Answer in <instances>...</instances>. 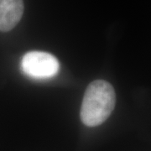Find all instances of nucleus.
Masks as SVG:
<instances>
[{
  "label": "nucleus",
  "instance_id": "nucleus-2",
  "mask_svg": "<svg viewBox=\"0 0 151 151\" xmlns=\"http://www.w3.org/2000/svg\"><path fill=\"white\" fill-rule=\"evenodd\" d=\"M23 72L35 79H49L57 75L60 63L53 55L43 51H29L21 60Z\"/></svg>",
  "mask_w": 151,
  "mask_h": 151
},
{
  "label": "nucleus",
  "instance_id": "nucleus-1",
  "mask_svg": "<svg viewBox=\"0 0 151 151\" xmlns=\"http://www.w3.org/2000/svg\"><path fill=\"white\" fill-rule=\"evenodd\" d=\"M115 103V91L109 82L103 80L92 81L86 87L81 103V122L88 127L102 124L111 115Z\"/></svg>",
  "mask_w": 151,
  "mask_h": 151
},
{
  "label": "nucleus",
  "instance_id": "nucleus-3",
  "mask_svg": "<svg viewBox=\"0 0 151 151\" xmlns=\"http://www.w3.org/2000/svg\"><path fill=\"white\" fill-rule=\"evenodd\" d=\"M23 13V0H0V31L13 29L20 21Z\"/></svg>",
  "mask_w": 151,
  "mask_h": 151
}]
</instances>
